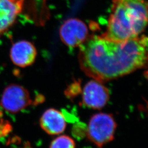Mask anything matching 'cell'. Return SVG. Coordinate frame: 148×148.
I'll return each instance as SVG.
<instances>
[{
	"mask_svg": "<svg viewBox=\"0 0 148 148\" xmlns=\"http://www.w3.org/2000/svg\"><path fill=\"white\" fill-rule=\"evenodd\" d=\"M49 148H75V143L71 138L63 135L55 138Z\"/></svg>",
	"mask_w": 148,
	"mask_h": 148,
	"instance_id": "obj_10",
	"label": "cell"
},
{
	"mask_svg": "<svg viewBox=\"0 0 148 148\" xmlns=\"http://www.w3.org/2000/svg\"><path fill=\"white\" fill-rule=\"evenodd\" d=\"M59 36L64 44L69 47H79L89 37L88 29L79 19L70 18L61 25Z\"/></svg>",
	"mask_w": 148,
	"mask_h": 148,
	"instance_id": "obj_5",
	"label": "cell"
},
{
	"mask_svg": "<svg viewBox=\"0 0 148 148\" xmlns=\"http://www.w3.org/2000/svg\"><path fill=\"white\" fill-rule=\"evenodd\" d=\"M25 0H0V34L9 29L23 10Z\"/></svg>",
	"mask_w": 148,
	"mask_h": 148,
	"instance_id": "obj_8",
	"label": "cell"
},
{
	"mask_svg": "<svg viewBox=\"0 0 148 148\" xmlns=\"http://www.w3.org/2000/svg\"><path fill=\"white\" fill-rule=\"evenodd\" d=\"M106 32L101 37L115 42L137 37L148 25L146 0H112Z\"/></svg>",
	"mask_w": 148,
	"mask_h": 148,
	"instance_id": "obj_2",
	"label": "cell"
},
{
	"mask_svg": "<svg viewBox=\"0 0 148 148\" xmlns=\"http://www.w3.org/2000/svg\"><path fill=\"white\" fill-rule=\"evenodd\" d=\"M1 106L10 113L15 114L32 104L29 91L17 84H11L5 88L1 99Z\"/></svg>",
	"mask_w": 148,
	"mask_h": 148,
	"instance_id": "obj_4",
	"label": "cell"
},
{
	"mask_svg": "<svg viewBox=\"0 0 148 148\" xmlns=\"http://www.w3.org/2000/svg\"><path fill=\"white\" fill-rule=\"evenodd\" d=\"M37 56L36 48L31 42L21 40L14 43L10 50V58L16 66L25 68L32 65Z\"/></svg>",
	"mask_w": 148,
	"mask_h": 148,
	"instance_id": "obj_7",
	"label": "cell"
},
{
	"mask_svg": "<svg viewBox=\"0 0 148 148\" xmlns=\"http://www.w3.org/2000/svg\"><path fill=\"white\" fill-rule=\"evenodd\" d=\"M79 48L81 69L99 82L130 74L148 64V36L145 35L122 42L89 36Z\"/></svg>",
	"mask_w": 148,
	"mask_h": 148,
	"instance_id": "obj_1",
	"label": "cell"
},
{
	"mask_svg": "<svg viewBox=\"0 0 148 148\" xmlns=\"http://www.w3.org/2000/svg\"><path fill=\"white\" fill-rule=\"evenodd\" d=\"M109 99V90L101 82L92 80L85 85L82 102L86 106L93 109H101L106 106Z\"/></svg>",
	"mask_w": 148,
	"mask_h": 148,
	"instance_id": "obj_6",
	"label": "cell"
},
{
	"mask_svg": "<svg viewBox=\"0 0 148 148\" xmlns=\"http://www.w3.org/2000/svg\"><path fill=\"white\" fill-rule=\"evenodd\" d=\"M40 124L43 130L49 135L61 134L66 128V122L63 114L52 108L43 112Z\"/></svg>",
	"mask_w": 148,
	"mask_h": 148,
	"instance_id": "obj_9",
	"label": "cell"
},
{
	"mask_svg": "<svg viewBox=\"0 0 148 148\" xmlns=\"http://www.w3.org/2000/svg\"><path fill=\"white\" fill-rule=\"evenodd\" d=\"M145 75L146 76V77H147V79L148 80V68L147 69V70L146 71V72L145 73Z\"/></svg>",
	"mask_w": 148,
	"mask_h": 148,
	"instance_id": "obj_11",
	"label": "cell"
},
{
	"mask_svg": "<svg viewBox=\"0 0 148 148\" xmlns=\"http://www.w3.org/2000/svg\"><path fill=\"white\" fill-rule=\"evenodd\" d=\"M116 123L112 115L106 113L95 114L90 120L87 136L90 141L99 148L113 140Z\"/></svg>",
	"mask_w": 148,
	"mask_h": 148,
	"instance_id": "obj_3",
	"label": "cell"
}]
</instances>
